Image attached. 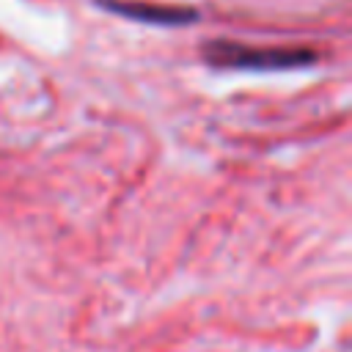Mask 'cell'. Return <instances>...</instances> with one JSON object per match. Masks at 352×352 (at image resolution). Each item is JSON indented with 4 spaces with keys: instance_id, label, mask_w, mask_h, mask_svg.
I'll return each instance as SVG.
<instances>
[{
    "instance_id": "obj_1",
    "label": "cell",
    "mask_w": 352,
    "mask_h": 352,
    "mask_svg": "<svg viewBox=\"0 0 352 352\" xmlns=\"http://www.w3.org/2000/svg\"><path fill=\"white\" fill-rule=\"evenodd\" d=\"M204 58L212 66L223 69H245V72H278V69H297L316 60V52L305 47H245L236 41H209Z\"/></svg>"
},
{
    "instance_id": "obj_2",
    "label": "cell",
    "mask_w": 352,
    "mask_h": 352,
    "mask_svg": "<svg viewBox=\"0 0 352 352\" xmlns=\"http://www.w3.org/2000/svg\"><path fill=\"white\" fill-rule=\"evenodd\" d=\"M113 14L138 19V22H151V25H190L195 22L192 8H173V6H148V3H132V0H99Z\"/></svg>"
}]
</instances>
